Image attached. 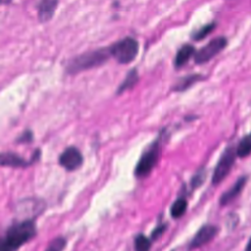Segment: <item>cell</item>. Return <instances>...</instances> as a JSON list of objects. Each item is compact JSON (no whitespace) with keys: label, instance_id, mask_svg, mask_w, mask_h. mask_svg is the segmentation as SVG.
Instances as JSON below:
<instances>
[{"label":"cell","instance_id":"7c38bea8","mask_svg":"<svg viewBox=\"0 0 251 251\" xmlns=\"http://www.w3.org/2000/svg\"><path fill=\"white\" fill-rule=\"evenodd\" d=\"M203 78V75L200 74H189L183 75L174 83V85L172 86V90L174 92H184L195 83L201 81Z\"/></svg>","mask_w":251,"mask_h":251},{"label":"cell","instance_id":"2e32d148","mask_svg":"<svg viewBox=\"0 0 251 251\" xmlns=\"http://www.w3.org/2000/svg\"><path fill=\"white\" fill-rule=\"evenodd\" d=\"M152 239L143 233H138L134 237V251H150Z\"/></svg>","mask_w":251,"mask_h":251},{"label":"cell","instance_id":"9a60e30c","mask_svg":"<svg viewBox=\"0 0 251 251\" xmlns=\"http://www.w3.org/2000/svg\"><path fill=\"white\" fill-rule=\"evenodd\" d=\"M187 209V201L184 198H177L172 205L170 214L172 218L178 219L183 216Z\"/></svg>","mask_w":251,"mask_h":251},{"label":"cell","instance_id":"ba28073f","mask_svg":"<svg viewBox=\"0 0 251 251\" xmlns=\"http://www.w3.org/2000/svg\"><path fill=\"white\" fill-rule=\"evenodd\" d=\"M40 156V150L37 149L34 151L32 157L28 160L25 159L24 157L14 153V152H4L1 154L0 162L1 166L3 167H11V168H25L33 164L35 161L38 160Z\"/></svg>","mask_w":251,"mask_h":251},{"label":"cell","instance_id":"3957f363","mask_svg":"<svg viewBox=\"0 0 251 251\" xmlns=\"http://www.w3.org/2000/svg\"><path fill=\"white\" fill-rule=\"evenodd\" d=\"M112 58L120 65L132 63L139 53V42L132 36H126L109 45Z\"/></svg>","mask_w":251,"mask_h":251},{"label":"cell","instance_id":"e0dca14e","mask_svg":"<svg viewBox=\"0 0 251 251\" xmlns=\"http://www.w3.org/2000/svg\"><path fill=\"white\" fill-rule=\"evenodd\" d=\"M216 27V24L215 23H210L208 25H205L203 26H201L200 28H198L197 30H194L190 37L192 40H195V41H199V40H202L204 39L207 35H209L213 30L214 28Z\"/></svg>","mask_w":251,"mask_h":251},{"label":"cell","instance_id":"7a4b0ae2","mask_svg":"<svg viewBox=\"0 0 251 251\" xmlns=\"http://www.w3.org/2000/svg\"><path fill=\"white\" fill-rule=\"evenodd\" d=\"M36 235L33 219H26L11 225L2 237L0 251H18Z\"/></svg>","mask_w":251,"mask_h":251},{"label":"cell","instance_id":"6da1fadb","mask_svg":"<svg viewBox=\"0 0 251 251\" xmlns=\"http://www.w3.org/2000/svg\"><path fill=\"white\" fill-rule=\"evenodd\" d=\"M110 58L112 56L109 46L88 50L69 59L65 65V72L68 75H75L103 66Z\"/></svg>","mask_w":251,"mask_h":251},{"label":"cell","instance_id":"ffe728a7","mask_svg":"<svg viewBox=\"0 0 251 251\" xmlns=\"http://www.w3.org/2000/svg\"><path fill=\"white\" fill-rule=\"evenodd\" d=\"M205 176H206V173L205 171H199L193 177L191 180V185L195 188L198 187L199 185H201V183L205 180Z\"/></svg>","mask_w":251,"mask_h":251},{"label":"cell","instance_id":"8fae6325","mask_svg":"<svg viewBox=\"0 0 251 251\" xmlns=\"http://www.w3.org/2000/svg\"><path fill=\"white\" fill-rule=\"evenodd\" d=\"M196 53V49L192 44H183L177 50L175 58H174V67L176 70H178L186 65V63L194 57Z\"/></svg>","mask_w":251,"mask_h":251},{"label":"cell","instance_id":"4fadbf2b","mask_svg":"<svg viewBox=\"0 0 251 251\" xmlns=\"http://www.w3.org/2000/svg\"><path fill=\"white\" fill-rule=\"evenodd\" d=\"M245 182H246V177L238 178L235 181V183L221 196L220 204L222 206H225V205H227L230 202H232L240 194V192L242 191V189H243V187L245 185Z\"/></svg>","mask_w":251,"mask_h":251},{"label":"cell","instance_id":"52a82bcc","mask_svg":"<svg viewBox=\"0 0 251 251\" xmlns=\"http://www.w3.org/2000/svg\"><path fill=\"white\" fill-rule=\"evenodd\" d=\"M83 163V156L81 152L75 146L66 148L59 157V164L65 170L73 172L81 167Z\"/></svg>","mask_w":251,"mask_h":251},{"label":"cell","instance_id":"8992f818","mask_svg":"<svg viewBox=\"0 0 251 251\" xmlns=\"http://www.w3.org/2000/svg\"><path fill=\"white\" fill-rule=\"evenodd\" d=\"M236 151L232 147H228L225 150V152L222 154L212 176V182L213 184L217 185L220 182H222L226 176L229 174L234 160L236 156Z\"/></svg>","mask_w":251,"mask_h":251},{"label":"cell","instance_id":"603a6c76","mask_svg":"<svg viewBox=\"0 0 251 251\" xmlns=\"http://www.w3.org/2000/svg\"><path fill=\"white\" fill-rule=\"evenodd\" d=\"M245 251H251V237H250V239H249V241H248V243L246 245Z\"/></svg>","mask_w":251,"mask_h":251},{"label":"cell","instance_id":"7402d4cb","mask_svg":"<svg viewBox=\"0 0 251 251\" xmlns=\"http://www.w3.org/2000/svg\"><path fill=\"white\" fill-rule=\"evenodd\" d=\"M166 228H167V225H160V226H158L153 231H152V234H151V239L152 240H155V239H157L158 237H160L163 233H164V231L166 230Z\"/></svg>","mask_w":251,"mask_h":251},{"label":"cell","instance_id":"5bb4252c","mask_svg":"<svg viewBox=\"0 0 251 251\" xmlns=\"http://www.w3.org/2000/svg\"><path fill=\"white\" fill-rule=\"evenodd\" d=\"M138 81H139V74H138L137 69L136 68L130 69L126 73L124 80L118 86V88L116 90V94L120 95V94L124 93L125 91H127V90L133 88Z\"/></svg>","mask_w":251,"mask_h":251},{"label":"cell","instance_id":"ac0fdd59","mask_svg":"<svg viewBox=\"0 0 251 251\" xmlns=\"http://www.w3.org/2000/svg\"><path fill=\"white\" fill-rule=\"evenodd\" d=\"M251 153V133L245 136L238 144L236 149L237 156L243 158L248 156Z\"/></svg>","mask_w":251,"mask_h":251},{"label":"cell","instance_id":"277c9868","mask_svg":"<svg viewBox=\"0 0 251 251\" xmlns=\"http://www.w3.org/2000/svg\"><path fill=\"white\" fill-rule=\"evenodd\" d=\"M161 147V137H158L143 151L134 170V176L137 178H144L151 174L159 161Z\"/></svg>","mask_w":251,"mask_h":251},{"label":"cell","instance_id":"9c48e42d","mask_svg":"<svg viewBox=\"0 0 251 251\" xmlns=\"http://www.w3.org/2000/svg\"><path fill=\"white\" fill-rule=\"evenodd\" d=\"M217 232H218V228L213 225H205L201 226L196 232V234L192 237L188 245L189 249L192 250V249L200 248L203 245L207 244L216 236Z\"/></svg>","mask_w":251,"mask_h":251},{"label":"cell","instance_id":"44dd1931","mask_svg":"<svg viewBox=\"0 0 251 251\" xmlns=\"http://www.w3.org/2000/svg\"><path fill=\"white\" fill-rule=\"evenodd\" d=\"M33 134H32V131L30 130H25V132H23L17 139V141L19 143H29L33 140Z\"/></svg>","mask_w":251,"mask_h":251},{"label":"cell","instance_id":"d6986e66","mask_svg":"<svg viewBox=\"0 0 251 251\" xmlns=\"http://www.w3.org/2000/svg\"><path fill=\"white\" fill-rule=\"evenodd\" d=\"M67 245V240L65 237L59 236L54 238L46 247L45 251H63Z\"/></svg>","mask_w":251,"mask_h":251},{"label":"cell","instance_id":"5b68a950","mask_svg":"<svg viewBox=\"0 0 251 251\" xmlns=\"http://www.w3.org/2000/svg\"><path fill=\"white\" fill-rule=\"evenodd\" d=\"M226 43L227 41L224 36H219L212 39L202 48H200L199 50H196V53L193 57L194 63L196 65H202L209 62L226 48Z\"/></svg>","mask_w":251,"mask_h":251},{"label":"cell","instance_id":"30bf717a","mask_svg":"<svg viewBox=\"0 0 251 251\" xmlns=\"http://www.w3.org/2000/svg\"><path fill=\"white\" fill-rule=\"evenodd\" d=\"M59 0H39L37 4L38 21L41 24L50 22L58 8Z\"/></svg>","mask_w":251,"mask_h":251},{"label":"cell","instance_id":"cb8c5ba5","mask_svg":"<svg viewBox=\"0 0 251 251\" xmlns=\"http://www.w3.org/2000/svg\"><path fill=\"white\" fill-rule=\"evenodd\" d=\"M12 2V0H1V3L4 5V4H9V3H11Z\"/></svg>","mask_w":251,"mask_h":251}]
</instances>
